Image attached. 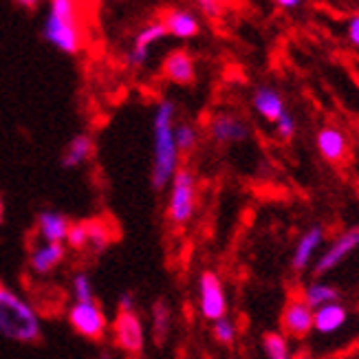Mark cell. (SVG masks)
Listing matches in <instances>:
<instances>
[{
	"instance_id": "cell-1",
	"label": "cell",
	"mask_w": 359,
	"mask_h": 359,
	"mask_svg": "<svg viewBox=\"0 0 359 359\" xmlns=\"http://www.w3.org/2000/svg\"><path fill=\"white\" fill-rule=\"evenodd\" d=\"M177 106L170 100H161L152 117V172L150 181L154 190H165L181 168V152L175 139Z\"/></svg>"
},
{
	"instance_id": "cell-2",
	"label": "cell",
	"mask_w": 359,
	"mask_h": 359,
	"mask_svg": "<svg viewBox=\"0 0 359 359\" xmlns=\"http://www.w3.org/2000/svg\"><path fill=\"white\" fill-rule=\"evenodd\" d=\"M0 335L18 344H36L42 337V318L36 304L5 283H0Z\"/></svg>"
},
{
	"instance_id": "cell-3",
	"label": "cell",
	"mask_w": 359,
	"mask_h": 359,
	"mask_svg": "<svg viewBox=\"0 0 359 359\" xmlns=\"http://www.w3.org/2000/svg\"><path fill=\"white\" fill-rule=\"evenodd\" d=\"M42 36L60 53L75 55L84 46L80 0H46Z\"/></svg>"
},
{
	"instance_id": "cell-4",
	"label": "cell",
	"mask_w": 359,
	"mask_h": 359,
	"mask_svg": "<svg viewBox=\"0 0 359 359\" xmlns=\"http://www.w3.org/2000/svg\"><path fill=\"white\" fill-rule=\"evenodd\" d=\"M168 187V218L172 225L183 227L192 221L196 210V177L190 168H179Z\"/></svg>"
},
{
	"instance_id": "cell-5",
	"label": "cell",
	"mask_w": 359,
	"mask_h": 359,
	"mask_svg": "<svg viewBox=\"0 0 359 359\" xmlns=\"http://www.w3.org/2000/svg\"><path fill=\"white\" fill-rule=\"evenodd\" d=\"M67 320L77 335L90 341H100L108 331V318L97 300L73 302L67 311Z\"/></svg>"
},
{
	"instance_id": "cell-6",
	"label": "cell",
	"mask_w": 359,
	"mask_h": 359,
	"mask_svg": "<svg viewBox=\"0 0 359 359\" xmlns=\"http://www.w3.org/2000/svg\"><path fill=\"white\" fill-rule=\"evenodd\" d=\"M115 346L128 355H139L146 346V329L137 311H117L111 324Z\"/></svg>"
},
{
	"instance_id": "cell-7",
	"label": "cell",
	"mask_w": 359,
	"mask_h": 359,
	"mask_svg": "<svg viewBox=\"0 0 359 359\" xmlns=\"http://www.w3.org/2000/svg\"><path fill=\"white\" fill-rule=\"evenodd\" d=\"M198 311H201V316L210 322L223 320L227 313L225 289H223L221 278L214 271H203L198 278Z\"/></svg>"
},
{
	"instance_id": "cell-8",
	"label": "cell",
	"mask_w": 359,
	"mask_h": 359,
	"mask_svg": "<svg viewBox=\"0 0 359 359\" xmlns=\"http://www.w3.org/2000/svg\"><path fill=\"white\" fill-rule=\"evenodd\" d=\"M67 258V245L62 243H44L38 241L31 247L29 254V271L34 276H51L60 269V264Z\"/></svg>"
},
{
	"instance_id": "cell-9",
	"label": "cell",
	"mask_w": 359,
	"mask_h": 359,
	"mask_svg": "<svg viewBox=\"0 0 359 359\" xmlns=\"http://www.w3.org/2000/svg\"><path fill=\"white\" fill-rule=\"evenodd\" d=\"M165 36H168V31L161 20H152L146 27L139 29L133 40L130 51H128V65L135 69H142L150 57V49Z\"/></svg>"
},
{
	"instance_id": "cell-10",
	"label": "cell",
	"mask_w": 359,
	"mask_h": 359,
	"mask_svg": "<svg viewBox=\"0 0 359 359\" xmlns=\"http://www.w3.org/2000/svg\"><path fill=\"white\" fill-rule=\"evenodd\" d=\"M359 247V227H353V229H346L341 236H337V241L326 249V252L318 258L316 267H313V273L316 276H324L326 271L335 269L337 264L348 258L355 249Z\"/></svg>"
},
{
	"instance_id": "cell-11",
	"label": "cell",
	"mask_w": 359,
	"mask_h": 359,
	"mask_svg": "<svg viewBox=\"0 0 359 359\" xmlns=\"http://www.w3.org/2000/svg\"><path fill=\"white\" fill-rule=\"evenodd\" d=\"M73 221L57 210H42L36 216V236L44 243H67Z\"/></svg>"
},
{
	"instance_id": "cell-12",
	"label": "cell",
	"mask_w": 359,
	"mask_h": 359,
	"mask_svg": "<svg viewBox=\"0 0 359 359\" xmlns=\"http://www.w3.org/2000/svg\"><path fill=\"white\" fill-rule=\"evenodd\" d=\"M210 135L216 144H238L245 142L249 137V128L247 123L236 117V115H229V113H218L210 119V126H208Z\"/></svg>"
},
{
	"instance_id": "cell-13",
	"label": "cell",
	"mask_w": 359,
	"mask_h": 359,
	"mask_svg": "<svg viewBox=\"0 0 359 359\" xmlns=\"http://www.w3.org/2000/svg\"><path fill=\"white\" fill-rule=\"evenodd\" d=\"M283 329H285V335L298 337V339L306 337L313 331V309L304 300H298V298L289 300L283 313Z\"/></svg>"
},
{
	"instance_id": "cell-14",
	"label": "cell",
	"mask_w": 359,
	"mask_h": 359,
	"mask_svg": "<svg viewBox=\"0 0 359 359\" xmlns=\"http://www.w3.org/2000/svg\"><path fill=\"white\" fill-rule=\"evenodd\" d=\"M161 22L165 25L168 36L179 38V40H190L196 38L201 31V22L196 18V13L190 9H168L163 13Z\"/></svg>"
},
{
	"instance_id": "cell-15",
	"label": "cell",
	"mask_w": 359,
	"mask_h": 359,
	"mask_svg": "<svg viewBox=\"0 0 359 359\" xmlns=\"http://www.w3.org/2000/svg\"><path fill=\"white\" fill-rule=\"evenodd\" d=\"M163 77L165 80H170L172 84H192L194 82V77H196V67H194V60L192 55L179 49V51H172V53H168V57L163 60Z\"/></svg>"
},
{
	"instance_id": "cell-16",
	"label": "cell",
	"mask_w": 359,
	"mask_h": 359,
	"mask_svg": "<svg viewBox=\"0 0 359 359\" xmlns=\"http://www.w3.org/2000/svg\"><path fill=\"white\" fill-rule=\"evenodd\" d=\"M324 241V229L320 225H313V227H309L304 233H302V238L298 241V245H295V252L291 256V267L293 271H304L311 260H313L316 252L320 249Z\"/></svg>"
},
{
	"instance_id": "cell-17",
	"label": "cell",
	"mask_w": 359,
	"mask_h": 359,
	"mask_svg": "<svg viewBox=\"0 0 359 359\" xmlns=\"http://www.w3.org/2000/svg\"><path fill=\"white\" fill-rule=\"evenodd\" d=\"M93 154H95V142H93V137L86 133H80L71 139L65 152H62V165L67 170H77L86 165L93 159Z\"/></svg>"
},
{
	"instance_id": "cell-18",
	"label": "cell",
	"mask_w": 359,
	"mask_h": 359,
	"mask_svg": "<svg viewBox=\"0 0 359 359\" xmlns=\"http://www.w3.org/2000/svg\"><path fill=\"white\" fill-rule=\"evenodd\" d=\"M252 104H254L256 113L260 117H264L267 121H273V123L287 113L285 111V100H283V95H280V93L273 86H258L254 90Z\"/></svg>"
},
{
	"instance_id": "cell-19",
	"label": "cell",
	"mask_w": 359,
	"mask_h": 359,
	"mask_svg": "<svg viewBox=\"0 0 359 359\" xmlns=\"http://www.w3.org/2000/svg\"><path fill=\"white\" fill-rule=\"evenodd\" d=\"M346 320H348V313L339 302L324 304L313 311V329L322 335H331L339 331L341 326L346 324Z\"/></svg>"
},
{
	"instance_id": "cell-20",
	"label": "cell",
	"mask_w": 359,
	"mask_h": 359,
	"mask_svg": "<svg viewBox=\"0 0 359 359\" xmlns=\"http://www.w3.org/2000/svg\"><path fill=\"white\" fill-rule=\"evenodd\" d=\"M318 150L326 161H341L344 154L348 150V142H346V135L333 128V126H326L318 133Z\"/></svg>"
},
{
	"instance_id": "cell-21",
	"label": "cell",
	"mask_w": 359,
	"mask_h": 359,
	"mask_svg": "<svg viewBox=\"0 0 359 359\" xmlns=\"http://www.w3.org/2000/svg\"><path fill=\"white\" fill-rule=\"evenodd\" d=\"M86 227H88V249H93V252H104L117 238L115 227L111 225V221H104V218H88Z\"/></svg>"
},
{
	"instance_id": "cell-22",
	"label": "cell",
	"mask_w": 359,
	"mask_h": 359,
	"mask_svg": "<svg viewBox=\"0 0 359 359\" xmlns=\"http://www.w3.org/2000/svg\"><path fill=\"white\" fill-rule=\"evenodd\" d=\"M170 322H172V313H170L168 302L157 300L150 311V329H152V337L157 344H163L165 341V337L170 333Z\"/></svg>"
},
{
	"instance_id": "cell-23",
	"label": "cell",
	"mask_w": 359,
	"mask_h": 359,
	"mask_svg": "<svg viewBox=\"0 0 359 359\" xmlns=\"http://www.w3.org/2000/svg\"><path fill=\"white\" fill-rule=\"evenodd\" d=\"M302 300L316 311L324 304L339 302V293L335 287L326 285V283H311V285H306V289L302 293Z\"/></svg>"
},
{
	"instance_id": "cell-24",
	"label": "cell",
	"mask_w": 359,
	"mask_h": 359,
	"mask_svg": "<svg viewBox=\"0 0 359 359\" xmlns=\"http://www.w3.org/2000/svg\"><path fill=\"white\" fill-rule=\"evenodd\" d=\"M262 346L267 353V359H293L289 351V339L283 333H267L262 337Z\"/></svg>"
},
{
	"instance_id": "cell-25",
	"label": "cell",
	"mask_w": 359,
	"mask_h": 359,
	"mask_svg": "<svg viewBox=\"0 0 359 359\" xmlns=\"http://www.w3.org/2000/svg\"><path fill=\"white\" fill-rule=\"evenodd\" d=\"M71 295H73V302H88V300H95V289H93V280L88 273L84 271H77L71 278Z\"/></svg>"
},
{
	"instance_id": "cell-26",
	"label": "cell",
	"mask_w": 359,
	"mask_h": 359,
	"mask_svg": "<svg viewBox=\"0 0 359 359\" xmlns=\"http://www.w3.org/2000/svg\"><path fill=\"white\" fill-rule=\"evenodd\" d=\"M175 139H177V148L179 152H192L198 144V130L192 123H177L175 126Z\"/></svg>"
},
{
	"instance_id": "cell-27",
	"label": "cell",
	"mask_w": 359,
	"mask_h": 359,
	"mask_svg": "<svg viewBox=\"0 0 359 359\" xmlns=\"http://www.w3.org/2000/svg\"><path fill=\"white\" fill-rule=\"evenodd\" d=\"M65 245L69 249H73V252H84V249H88V227H86V221H75L71 225Z\"/></svg>"
},
{
	"instance_id": "cell-28",
	"label": "cell",
	"mask_w": 359,
	"mask_h": 359,
	"mask_svg": "<svg viewBox=\"0 0 359 359\" xmlns=\"http://www.w3.org/2000/svg\"><path fill=\"white\" fill-rule=\"evenodd\" d=\"M212 333H214L216 341H221V344H231V341L236 339V326H233L227 318H223V320L214 322Z\"/></svg>"
},
{
	"instance_id": "cell-29",
	"label": "cell",
	"mask_w": 359,
	"mask_h": 359,
	"mask_svg": "<svg viewBox=\"0 0 359 359\" xmlns=\"http://www.w3.org/2000/svg\"><path fill=\"white\" fill-rule=\"evenodd\" d=\"M276 130H278V135L283 137V139H291L295 135V119H293V115L285 113L283 117H280L276 121Z\"/></svg>"
},
{
	"instance_id": "cell-30",
	"label": "cell",
	"mask_w": 359,
	"mask_h": 359,
	"mask_svg": "<svg viewBox=\"0 0 359 359\" xmlns=\"http://www.w3.org/2000/svg\"><path fill=\"white\" fill-rule=\"evenodd\" d=\"M194 3L198 5V9L205 13V15H210V18H218L221 15V3L218 0H194Z\"/></svg>"
},
{
	"instance_id": "cell-31",
	"label": "cell",
	"mask_w": 359,
	"mask_h": 359,
	"mask_svg": "<svg viewBox=\"0 0 359 359\" xmlns=\"http://www.w3.org/2000/svg\"><path fill=\"white\" fill-rule=\"evenodd\" d=\"M137 306V300H135V295L130 291L126 293H121L119 295V300H117V311H135Z\"/></svg>"
},
{
	"instance_id": "cell-32",
	"label": "cell",
	"mask_w": 359,
	"mask_h": 359,
	"mask_svg": "<svg viewBox=\"0 0 359 359\" xmlns=\"http://www.w3.org/2000/svg\"><path fill=\"white\" fill-rule=\"evenodd\" d=\"M348 38L355 46H359V15H355L348 22Z\"/></svg>"
},
{
	"instance_id": "cell-33",
	"label": "cell",
	"mask_w": 359,
	"mask_h": 359,
	"mask_svg": "<svg viewBox=\"0 0 359 359\" xmlns=\"http://www.w3.org/2000/svg\"><path fill=\"white\" fill-rule=\"evenodd\" d=\"M42 3V0H15V5H18V7H22V9H36L38 5Z\"/></svg>"
},
{
	"instance_id": "cell-34",
	"label": "cell",
	"mask_w": 359,
	"mask_h": 359,
	"mask_svg": "<svg viewBox=\"0 0 359 359\" xmlns=\"http://www.w3.org/2000/svg\"><path fill=\"white\" fill-rule=\"evenodd\" d=\"M278 7H283V9H295V7H300L302 5V0H276Z\"/></svg>"
},
{
	"instance_id": "cell-35",
	"label": "cell",
	"mask_w": 359,
	"mask_h": 359,
	"mask_svg": "<svg viewBox=\"0 0 359 359\" xmlns=\"http://www.w3.org/2000/svg\"><path fill=\"white\" fill-rule=\"evenodd\" d=\"M3 221H5V201L0 198V225H3Z\"/></svg>"
},
{
	"instance_id": "cell-36",
	"label": "cell",
	"mask_w": 359,
	"mask_h": 359,
	"mask_svg": "<svg viewBox=\"0 0 359 359\" xmlns=\"http://www.w3.org/2000/svg\"><path fill=\"white\" fill-rule=\"evenodd\" d=\"M295 359H313V357H311V355H306V353H302V355H298V357H295Z\"/></svg>"
},
{
	"instance_id": "cell-37",
	"label": "cell",
	"mask_w": 359,
	"mask_h": 359,
	"mask_svg": "<svg viewBox=\"0 0 359 359\" xmlns=\"http://www.w3.org/2000/svg\"><path fill=\"white\" fill-rule=\"evenodd\" d=\"M218 3H221V5H225V3H231V0H218Z\"/></svg>"
}]
</instances>
